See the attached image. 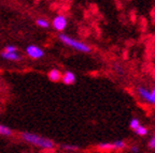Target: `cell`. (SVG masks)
Listing matches in <instances>:
<instances>
[{"mask_svg":"<svg viewBox=\"0 0 155 153\" xmlns=\"http://www.w3.org/2000/svg\"><path fill=\"white\" fill-rule=\"evenodd\" d=\"M22 137L26 142H28V144L35 145V146H37V147H40V148L46 149V150H51V149H53L54 146H55L53 140L45 138V137L39 136V135L34 134V133H27V132H25V133L22 134Z\"/></svg>","mask_w":155,"mask_h":153,"instance_id":"obj_1","label":"cell"},{"mask_svg":"<svg viewBox=\"0 0 155 153\" xmlns=\"http://www.w3.org/2000/svg\"><path fill=\"white\" fill-rule=\"evenodd\" d=\"M58 38H59V40H61L64 44L74 48L75 50H79V52H82V53H90L91 50H92L87 44L83 43L81 41L77 40V39L71 38V36H67V34H65V33H61Z\"/></svg>","mask_w":155,"mask_h":153,"instance_id":"obj_2","label":"cell"},{"mask_svg":"<svg viewBox=\"0 0 155 153\" xmlns=\"http://www.w3.org/2000/svg\"><path fill=\"white\" fill-rule=\"evenodd\" d=\"M52 25H53L54 29L57 30V31H64L68 25V19L65 15H61V14L56 15V16L54 17Z\"/></svg>","mask_w":155,"mask_h":153,"instance_id":"obj_3","label":"cell"},{"mask_svg":"<svg viewBox=\"0 0 155 153\" xmlns=\"http://www.w3.org/2000/svg\"><path fill=\"white\" fill-rule=\"evenodd\" d=\"M26 54L32 59H40L44 56V52L41 47L37 45H29L26 48Z\"/></svg>","mask_w":155,"mask_h":153,"instance_id":"obj_4","label":"cell"},{"mask_svg":"<svg viewBox=\"0 0 155 153\" xmlns=\"http://www.w3.org/2000/svg\"><path fill=\"white\" fill-rule=\"evenodd\" d=\"M77 80V77H75V74L71 71H66L65 73L61 76V81L64 84L69 86V85H73Z\"/></svg>","mask_w":155,"mask_h":153,"instance_id":"obj_5","label":"cell"},{"mask_svg":"<svg viewBox=\"0 0 155 153\" xmlns=\"http://www.w3.org/2000/svg\"><path fill=\"white\" fill-rule=\"evenodd\" d=\"M137 92H138L139 96H140L143 101L148 102V103H151V90H149L147 87H143V86L138 87Z\"/></svg>","mask_w":155,"mask_h":153,"instance_id":"obj_6","label":"cell"},{"mask_svg":"<svg viewBox=\"0 0 155 153\" xmlns=\"http://www.w3.org/2000/svg\"><path fill=\"white\" fill-rule=\"evenodd\" d=\"M48 79H50L51 81H53V83H57V81L61 80V76H63V74H61V72L59 71V70L53 69L48 72Z\"/></svg>","mask_w":155,"mask_h":153,"instance_id":"obj_7","label":"cell"},{"mask_svg":"<svg viewBox=\"0 0 155 153\" xmlns=\"http://www.w3.org/2000/svg\"><path fill=\"white\" fill-rule=\"evenodd\" d=\"M1 57L5 60H11V61H16V60L21 59V55H18V53H5L2 52L1 53Z\"/></svg>","mask_w":155,"mask_h":153,"instance_id":"obj_8","label":"cell"},{"mask_svg":"<svg viewBox=\"0 0 155 153\" xmlns=\"http://www.w3.org/2000/svg\"><path fill=\"white\" fill-rule=\"evenodd\" d=\"M112 146L115 150H122L126 147V142L124 140H115L114 142H112Z\"/></svg>","mask_w":155,"mask_h":153,"instance_id":"obj_9","label":"cell"},{"mask_svg":"<svg viewBox=\"0 0 155 153\" xmlns=\"http://www.w3.org/2000/svg\"><path fill=\"white\" fill-rule=\"evenodd\" d=\"M12 134V130L9 129L8 126L3 124H0V135H5V136H10Z\"/></svg>","mask_w":155,"mask_h":153,"instance_id":"obj_10","label":"cell"},{"mask_svg":"<svg viewBox=\"0 0 155 153\" xmlns=\"http://www.w3.org/2000/svg\"><path fill=\"white\" fill-rule=\"evenodd\" d=\"M140 121H139V119H137V118H133V119L130 120V122H129V127H130L131 130H137L139 126H140Z\"/></svg>","mask_w":155,"mask_h":153,"instance_id":"obj_11","label":"cell"},{"mask_svg":"<svg viewBox=\"0 0 155 153\" xmlns=\"http://www.w3.org/2000/svg\"><path fill=\"white\" fill-rule=\"evenodd\" d=\"M36 24L38 25L39 27H41V28H48V26H50V23H48V20H46L45 18H38Z\"/></svg>","mask_w":155,"mask_h":153,"instance_id":"obj_12","label":"cell"},{"mask_svg":"<svg viewBox=\"0 0 155 153\" xmlns=\"http://www.w3.org/2000/svg\"><path fill=\"white\" fill-rule=\"evenodd\" d=\"M135 132H136V134L139 135V136H145V135L148 134V129L145 126H143V125H140Z\"/></svg>","mask_w":155,"mask_h":153,"instance_id":"obj_13","label":"cell"},{"mask_svg":"<svg viewBox=\"0 0 155 153\" xmlns=\"http://www.w3.org/2000/svg\"><path fill=\"white\" fill-rule=\"evenodd\" d=\"M98 148L101 149V150H112L113 149V146H112V142H102V144L98 145Z\"/></svg>","mask_w":155,"mask_h":153,"instance_id":"obj_14","label":"cell"},{"mask_svg":"<svg viewBox=\"0 0 155 153\" xmlns=\"http://www.w3.org/2000/svg\"><path fill=\"white\" fill-rule=\"evenodd\" d=\"M3 52H5V53H16L17 48H16V46H14V45H8L5 47Z\"/></svg>","mask_w":155,"mask_h":153,"instance_id":"obj_15","label":"cell"},{"mask_svg":"<svg viewBox=\"0 0 155 153\" xmlns=\"http://www.w3.org/2000/svg\"><path fill=\"white\" fill-rule=\"evenodd\" d=\"M150 104H154L155 105V87L151 90V103Z\"/></svg>","mask_w":155,"mask_h":153,"instance_id":"obj_16","label":"cell"},{"mask_svg":"<svg viewBox=\"0 0 155 153\" xmlns=\"http://www.w3.org/2000/svg\"><path fill=\"white\" fill-rule=\"evenodd\" d=\"M64 149L65 150H68V151H73V150H77V147H74V146H70V145H65L64 146Z\"/></svg>","mask_w":155,"mask_h":153,"instance_id":"obj_17","label":"cell"},{"mask_svg":"<svg viewBox=\"0 0 155 153\" xmlns=\"http://www.w3.org/2000/svg\"><path fill=\"white\" fill-rule=\"evenodd\" d=\"M149 147H150L151 149H155V136L150 139V141H149Z\"/></svg>","mask_w":155,"mask_h":153,"instance_id":"obj_18","label":"cell"},{"mask_svg":"<svg viewBox=\"0 0 155 153\" xmlns=\"http://www.w3.org/2000/svg\"><path fill=\"white\" fill-rule=\"evenodd\" d=\"M139 150H140V149H139V147H138V146H136V145H135V146H131V147H130V151H131L133 153H138V152H139Z\"/></svg>","mask_w":155,"mask_h":153,"instance_id":"obj_19","label":"cell"}]
</instances>
